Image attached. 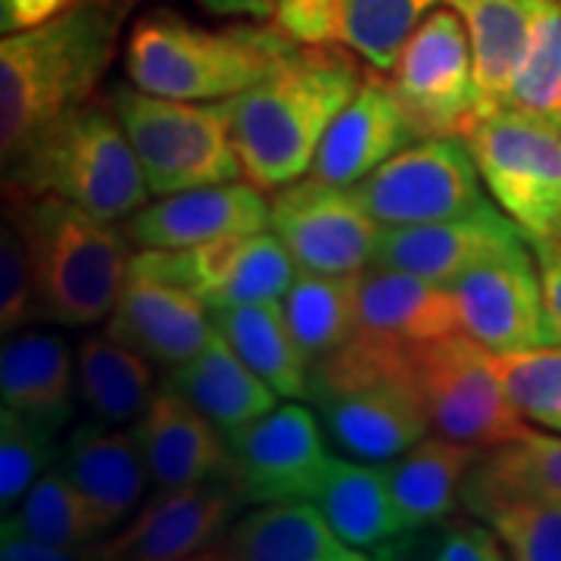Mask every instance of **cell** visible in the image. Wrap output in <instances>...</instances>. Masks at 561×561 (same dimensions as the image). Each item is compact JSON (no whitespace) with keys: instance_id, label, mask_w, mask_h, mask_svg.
Returning a JSON list of instances; mask_svg holds the SVG:
<instances>
[{"instance_id":"6da1fadb","label":"cell","mask_w":561,"mask_h":561,"mask_svg":"<svg viewBox=\"0 0 561 561\" xmlns=\"http://www.w3.org/2000/svg\"><path fill=\"white\" fill-rule=\"evenodd\" d=\"M359 60L341 41L297 44L265 79L231 98L243 179L278 191L312 169L324 131L365 81Z\"/></svg>"},{"instance_id":"7a4b0ae2","label":"cell","mask_w":561,"mask_h":561,"mask_svg":"<svg viewBox=\"0 0 561 561\" xmlns=\"http://www.w3.org/2000/svg\"><path fill=\"white\" fill-rule=\"evenodd\" d=\"M128 0H81L38 28L0 41L3 165L50 122L94 94L119 47Z\"/></svg>"},{"instance_id":"3957f363","label":"cell","mask_w":561,"mask_h":561,"mask_svg":"<svg viewBox=\"0 0 561 561\" xmlns=\"http://www.w3.org/2000/svg\"><path fill=\"white\" fill-rule=\"evenodd\" d=\"M7 216L16 221L28 247L41 319L81 328L113 312L131 262V241L122 228L62 197L28 194L10 184Z\"/></svg>"},{"instance_id":"277c9868","label":"cell","mask_w":561,"mask_h":561,"mask_svg":"<svg viewBox=\"0 0 561 561\" xmlns=\"http://www.w3.org/2000/svg\"><path fill=\"white\" fill-rule=\"evenodd\" d=\"M300 41L278 25L206 28L172 10L144 13L125 41V76L175 101H228L262 81Z\"/></svg>"},{"instance_id":"5b68a950","label":"cell","mask_w":561,"mask_h":561,"mask_svg":"<svg viewBox=\"0 0 561 561\" xmlns=\"http://www.w3.org/2000/svg\"><path fill=\"white\" fill-rule=\"evenodd\" d=\"M10 187L54 194L103 221L128 219L150 203V184L116 110L81 103L3 165Z\"/></svg>"},{"instance_id":"8992f818","label":"cell","mask_w":561,"mask_h":561,"mask_svg":"<svg viewBox=\"0 0 561 561\" xmlns=\"http://www.w3.org/2000/svg\"><path fill=\"white\" fill-rule=\"evenodd\" d=\"M153 197L243 175L228 101H175L119 81L110 94Z\"/></svg>"},{"instance_id":"52a82bcc","label":"cell","mask_w":561,"mask_h":561,"mask_svg":"<svg viewBox=\"0 0 561 561\" xmlns=\"http://www.w3.org/2000/svg\"><path fill=\"white\" fill-rule=\"evenodd\" d=\"M490 197L530 241L561 238V135L556 122L500 106L461 135Z\"/></svg>"},{"instance_id":"ba28073f","label":"cell","mask_w":561,"mask_h":561,"mask_svg":"<svg viewBox=\"0 0 561 561\" xmlns=\"http://www.w3.org/2000/svg\"><path fill=\"white\" fill-rule=\"evenodd\" d=\"M412 375L431 427L446 440L490 449L524 431L527 419L502 387L493 350L468 331L415 346Z\"/></svg>"},{"instance_id":"9c48e42d","label":"cell","mask_w":561,"mask_h":561,"mask_svg":"<svg viewBox=\"0 0 561 561\" xmlns=\"http://www.w3.org/2000/svg\"><path fill=\"white\" fill-rule=\"evenodd\" d=\"M350 187L381 228L453 219L486 201L478 162L461 135L415 140Z\"/></svg>"},{"instance_id":"30bf717a","label":"cell","mask_w":561,"mask_h":561,"mask_svg":"<svg viewBox=\"0 0 561 561\" xmlns=\"http://www.w3.org/2000/svg\"><path fill=\"white\" fill-rule=\"evenodd\" d=\"M390 84L419 138L465 135L481 116L474 50L468 25L453 7H437L412 32L390 69Z\"/></svg>"},{"instance_id":"8fae6325","label":"cell","mask_w":561,"mask_h":561,"mask_svg":"<svg viewBox=\"0 0 561 561\" xmlns=\"http://www.w3.org/2000/svg\"><path fill=\"white\" fill-rule=\"evenodd\" d=\"M131 265L187 287L213 312L243 302L280 300L300 275V265L275 231L234 234L181 250H138Z\"/></svg>"},{"instance_id":"7c38bea8","label":"cell","mask_w":561,"mask_h":561,"mask_svg":"<svg viewBox=\"0 0 561 561\" xmlns=\"http://www.w3.org/2000/svg\"><path fill=\"white\" fill-rule=\"evenodd\" d=\"M268 206V228L290 250L300 272L359 275L375 265L381 225L365 213L353 187L309 175L278 187Z\"/></svg>"},{"instance_id":"4fadbf2b","label":"cell","mask_w":561,"mask_h":561,"mask_svg":"<svg viewBox=\"0 0 561 561\" xmlns=\"http://www.w3.org/2000/svg\"><path fill=\"white\" fill-rule=\"evenodd\" d=\"M321 421L297 402L275 405L262 419L225 434L231 478L247 502L316 500L334 456Z\"/></svg>"},{"instance_id":"5bb4252c","label":"cell","mask_w":561,"mask_h":561,"mask_svg":"<svg viewBox=\"0 0 561 561\" xmlns=\"http://www.w3.org/2000/svg\"><path fill=\"white\" fill-rule=\"evenodd\" d=\"M461 328L493 353L561 346L552 328L534 243L508 247L449 284Z\"/></svg>"},{"instance_id":"9a60e30c","label":"cell","mask_w":561,"mask_h":561,"mask_svg":"<svg viewBox=\"0 0 561 561\" xmlns=\"http://www.w3.org/2000/svg\"><path fill=\"white\" fill-rule=\"evenodd\" d=\"M243 493L234 478L160 490L113 540L98 542L91 559L184 561L203 559L234 522Z\"/></svg>"},{"instance_id":"2e32d148","label":"cell","mask_w":561,"mask_h":561,"mask_svg":"<svg viewBox=\"0 0 561 561\" xmlns=\"http://www.w3.org/2000/svg\"><path fill=\"white\" fill-rule=\"evenodd\" d=\"M268 225L272 206L265 191L250 179H234L157 197L131 213L122 231L135 250H181L234 234H256Z\"/></svg>"},{"instance_id":"e0dca14e","label":"cell","mask_w":561,"mask_h":561,"mask_svg":"<svg viewBox=\"0 0 561 561\" xmlns=\"http://www.w3.org/2000/svg\"><path fill=\"white\" fill-rule=\"evenodd\" d=\"M106 334L131 346L144 359L175 368L194 359L216 337V321L197 294L128 262Z\"/></svg>"},{"instance_id":"ac0fdd59","label":"cell","mask_w":561,"mask_h":561,"mask_svg":"<svg viewBox=\"0 0 561 561\" xmlns=\"http://www.w3.org/2000/svg\"><path fill=\"white\" fill-rule=\"evenodd\" d=\"M527 241L530 238L500 203L493 206L483 201L478 209L453 219L381 228L375 265L412 272L437 284H453L478 262Z\"/></svg>"},{"instance_id":"d6986e66","label":"cell","mask_w":561,"mask_h":561,"mask_svg":"<svg viewBox=\"0 0 561 561\" xmlns=\"http://www.w3.org/2000/svg\"><path fill=\"white\" fill-rule=\"evenodd\" d=\"M128 431L157 490L231 478V453L225 434L172 383L153 393L147 412L131 421Z\"/></svg>"},{"instance_id":"ffe728a7","label":"cell","mask_w":561,"mask_h":561,"mask_svg":"<svg viewBox=\"0 0 561 561\" xmlns=\"http://www.w3.org/2000/svg\"><path fill=\"white\" fill-rule=\"evenodd\" d=\"M415 140H421L419 131L402 110L390 79L365 76L353 101L324 131L309 172L321 181L350 187Z\"/></svg>"},{"instance_id":"44dd1931","label":"cell","mask_w":561,"mask_h":561,"mask_svg":"<svg viewBox=\"0 0 561 561\" xmlns=\"http://www.w3.org/2000/svg\"><path fill=\"white\" fill-rule=\"evenodd\" d=\"M206 561H365L343 540L316 502H262L213 542Z\"/></svg>"},{"instance_id":"7402d4cb","label":"cell","mask_w":561,"mask_h":561,"mask_svg":"<svg viewBox=\"0 0 561 561\" xmlns=\"http://www.w3.org/2000/svg\"><path fill=\"white\" fill-rule=\"evenodd\" d=\"M356 331L415 350L465 328L449 284L387 265H368L359 272Z\"/></svg>"},{"instance_id":"603a6c76","label":"cell","mask_w":561,"mask_h":561,"mask_svg":"<svg viewBox=\"0 0 561 561\" xmlns=\"http://www.w3.org/2000/svg\"><path fill=\"white\" fill-rule=\"evenodd\" d=\"M57 465L113 530L135 515L150 483L147 461L131 431H116V424L103 421L72 427Z\"/></svg>"},{"instance_id":"cb8c5ba5","label":"cell","mask_w":561,"mask_h":561,"mask_svg":"<svg viewBox=\"0 0 561 561\" xmlns=\"http://www.w3.org/2000/svg\"><path fill=\"white\" fill-rule=\"evenodd\" d=\"M76 365L57 334H16L0 353V397L7 409L57 431L76 419Z\"/></svg>"},{"instance_id":"d4e9b609","label":"cell","mask_w":561,"mask_h":561,"mask_svg":"<svg viewBox=\"0 0 561 561\" xmlns=\"http://www.w3.org/2000/svg\"><path fill=\"white\" fill-rule=\"evenodd\" d=\"M465 25L474 50L481 116L508 103L512 81L522 69L534 25L549 0H446Z\"/></svg>"},{"instance_id":"484cf974","label":"cell","mask_w":561,"mask_h":561,"mask_svg":"<svg viewBox=\"0 0 561 561\" xmlns=\"http://www.w3.org/2000/svg\"><path fill=\"white\" fill-rule=\"evenodd\" d=\"M169 383L194 402L221 434H231L278 405V393L234 353L219 328L194 359L172 368Z\"/></svg>"},{"instance_id":"4316f807","label":"cell","mask_w":561,"mask_h":561,"mask_svg":"<svg viewBox=\"0 0 561 561\" xmlns=\"http://www.w3.org/2000/svg\"><path fill=\"white\" fill-rule=\"evenodd\" d=\"M481 453L478 446L446 440L437 434L409 446L397 459L383 461V474L405 530L437 524L456 512L461 486Z\"/></svg>"},{"instance_id":"83f0119b","label":"cell","mask_w":561,"mask_h":561,"mask_svg":"<svg viewBox=\"0 0 561 561\" xmlns=\"http://www.w3.org/2000/svg\"><path fill=\"white\" fill-rule=\"evenodd\" d=\"M312 502L319 505L321 515L343 540L356 549H365V552L368 549L381 552L387 542L405 534V524H402L400 508L390 493L383 465H375V461L334 456L319 496Z\"/></svg>"},{"instance_id":"f1b7e54d","label":"cell","mask_w":561,"mask_h":561,"mask_svg":"<svg viewBox=\"0 0 561 561\" xmlns=\"http://www.w3.org/2000/svg\"><path fill=\"white\" fill-rule=\"evenodd\" d=\"M461 502L500 534L512 559L561 561V500L556 496L486 481L471 468Z\"/></svg>"},{"instance_id":"f546056e","label":"cell","mask_w":561,"mask_h":561,"mask_svg":"<svg viewBox=\"0 0 561 561\" xmlns=\"http://www.w3.org/2000/svg\"><path fill=\"white\" fill-rule=\"evenodd\" d=\"M213 321L219 334L234 346L262 381L284 400H309V362L284 319L280 300L243 302L216 309Z\"/></svg>"},{"instance_id":"4dcf8cb0","label":"cell","mask_w":561,"mask_h":561,"mask_svg":"<svg viewBox=\"0 0 561 561\" xmlns=\"http://www.w3.org/2000/svg\"><path fill=\"white\" fill-rule=\"evenodd\" d=\"M79 400L103 424H131L153 400V371L131 346L110 334H91L76 353Z\"/></svg>"},{"instance_id":"1f68e13d","label":"cell","mask_w":561,"mask_h":561,"mask_svg":"<svg viewBox=\"0 0 561 561\" xmlns=\"http://www.w3.org/2000/svg\"><path fill=\"white\" fill-rule=\"evenodd\" d=\"M280 306L302 359L312 368L356 334L359 275L300 272L280 297Z\"/></svg>"},{"instance_id":"d6a6232c","label":"cell","mask_w":561,"mask_h":561,"mask_svg":"<svg viewBox=\"0 0 561 561\" xmlns=\"http://www.w3.org/2000/svg\"><path fill=\"white\" fill-rule=\"evenodd\" d=\"M3 530L28 534L62 549H72L79 559H91V549L113 530L103 515L54 465L44 471L32 490L13 505V515L3 518Z\"/></svg>"},{"instance_id":"836d02e7","label":"cell","mask_w":561,"mask_h":561,"mask_svg":"<svg viewBox=\"0 0 561 561\" xmlns=\"http://www.w3.org/2000/svg\"><path fill=\"white\" fill-rule=\"evenodd\" d=\"M437 3L443 0H337V41L375 72H390L405 41Z\"/></svg>"},{"instance_id":"e575fe53","label":"cell","mask_w":561,"mask_h":561,"mask_svg":"<svg viewBox=\"0 0 561 561\" xmlns=\"http://www.w3.org/2000/svg\"><path fill=\"white\" fill-rule=\"evenodd\" d=\"M378 559L502 561L508 559L500 534L478 515H449L419 530H405L378 552Z\"/></svg>"},{"instance_id":"d590c367","label":"cell","mask_w":561,"mask_h":561,"mask_svg":"<svg viewBox=\"0 0 561 561\" xmlns=\"http://www.w3.org/2000/svg\"><path fill=\"white\" fill-rule=\"evenodd\" d=\"M542 119H561V0H549L534 25L530 47L512 81L508 103Z\"/></svg>"},{"instance_id":"8d00e7d4","label":"cell","mask_w":561,"mask_h":561,"mask_svg":"<svg viewBox=\"0 0 561 561\" xmlns=\"http://www.w3.org/2000/svg\"><path fill=\"white\" fill-rule=\"evenodd\" d=\"M493 365L524 419L561 431V346L493 353Z\"/></svg>"},{"instance_id":"74e56055","label":"cell","mask_w":561,"mask_h":561,"mask_svg":"<svg viewBox=\"0 0 561 561\" xmlns=\"http://www.w3.org/2000/svg\"><path fill=\"white\" fill-rule=\"evenodd\" d=\"M57 431L25 419L16 409H0V505L10 512L44 471L60 461Z\"/></svg>"},{"instance_id":"f35d334b","label":"cell","mask_w":561,"mask_h":561,"mask_svg":"<svg viewBox=\"0 0 561 561\" xmlns=\"http://www.w3.org/2000/svg\"><path fill=\"white\" fill-rule=\"evenodd\" d=\"M474 471L486 481L524 486L561 500V437L524 427L515 440L490 446L474 461Z\"/></svg>"},{"instance_id":"ab89813d","label":"cell","mask_w":561,"mask_h":561,"mask_svg":"<svg viewBox=\"0 0 561 561\" xmlns=\"http://www.w3.org/2000/svg\"><path fill=\"white\" fill-rule=\"evenodd\" d=\"M35 319H41V302L32 260H28V247H25V238L16 228V221L3 216V231H0V331L13 334Z\"/></svg>"},{"instance_id":"60d3db41","label":"cell","mask_w":561,"mask_h":561,"mask_svg":"<svg viewBox=\"0 0 561 561\" xmlns=\"http://www.w3.org/2000/svg\"><path fill=\"white\" fill-rule=\"evenodd\" d=\"M272 22L300 44L337 41V0H280Z\"/></svg>"},{"instance_id":"b9f144b4","label":"cell","mask_w":561,"mask_h":561,"mask_svg":"<svg viewBox=\"0 0 561 561\" xmlns=\"http://www.w3.org/2000/svg\"><path fill=\"white\" fill-rule=\"evenodd\" d=\"M79 3L81 0H0V32L16 35V32L38 28L44 22L69 13Z\"/></svg>"},{"instance_id":"7bdbcfd3","label":"cell","mask_w":561,"mask_h":561,"mask_svg":"<svg viewBox=\"0 0 561 561\" xmlns=\"http://www.w3.org/2000/svg\"><path fill=\"white\" fill-rule=\"evenodd\" d=\"M534 253H537V265H540L542 294H546V309L552 328L559 334L561 343V238L556 241H530Z\"/></svg>"},{"instance_id":"ee69618b","label":"cell","mask_w":561,"mask_h":561,"mask_svg":"<svg viewBox=\"0 0 561 561\" xmlns=\"http://www.w3.org/2000/svg\"><path fill=\"white\" fill-rule=\"evenodd\" d=\"M0 559L3 561H72L79 559L72 549H62L54 542H44L28 534L3 530L0 527Z\"/></svg>"},{"instance_id":"f6af8a7d","label":"cell","mask_w":561,"mask_h":561,"mask_svg":"<svg viewBox=\"0 0 561 561\" xmlns=\"http://www.w3.org/2000/svg\"><path fill=\"white\" fill-rule=\"evenodd\" d=\"M216 16H241V20H275L280 0H201Z\"/></svg>"},{"instance_id":"bcb514c9","label":"cell","mask_w":561,"mask_h":561,"mask_svg":"<svg viewBox=\"0 0 561 561\" xmlns=\"http://www.w3.org/2000/svg\"><path fill=\"white\" fill-rule=\"evenodd\" d=\"M556 128H559V135H561V119H556Z\"/></svg>"}]
</instances>
